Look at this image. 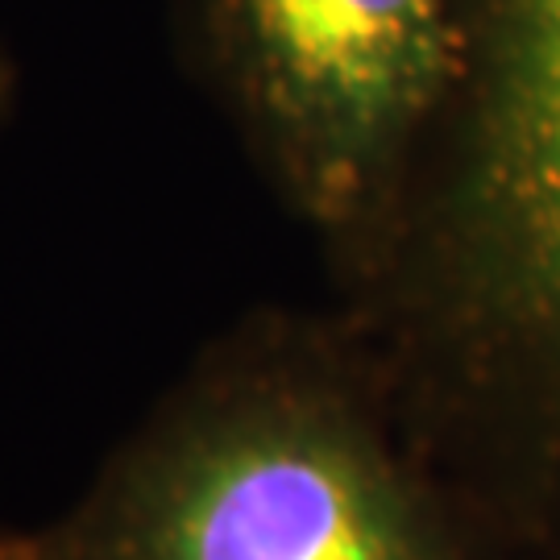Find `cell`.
Segmentation results:
<instances>
[{"label":"cell","mask_w":560,"mask_h":560,"mask_svg":"<svg viewBox=\"0 0 560 560\" xmlns=\"http://www.w3.org/2000/svg\"><path fill=\"white\" fill-rule=\"evenodd\" d=\"M460 67L374 229L465 307L560 340V0H453Z\"/></svg>","instance_id":"cell-3"},{"label":"cell","mask_w":560,"mask_h":560,"mask_svg":"<svg viewBox=\"0 0 560 560\" xmlns=\"http://www.w3.org/2000/svg\"><path fill=\"white\" fill-rule=\"evenodd\" d=\"M4 101H9V62L0 59V108H4Z\"/></svg>","instance_id":"cell-4"},{"label":"cell","mask_w":560,"mask_h":560,"mask_svg":"<svg viewBox=\"0 0 560 560\" xmlns=\"http://www.w3.org/2000/svg\"><path fill=\"white\" fill-rule=\"evenodd\" d=\"M212 80L312 221L374 229L460 67L453 0H196Z\"/></svg>","instance_id":"cell-2"},{"label":"cell","mask_w":560,"mask_h":560,"mask_svg":"<svg viewBox=\"0 0 560 560\" xmlns=\"http://www.w3.org/2000/svg\"><path fill=\"white\" fill-rule=\"evenodd\" d=\"M0 560H436L432 536L353 423L245 382L183 407L59 536Z\"/></svg>","instance_id":"cell-1"}]
</instances>
